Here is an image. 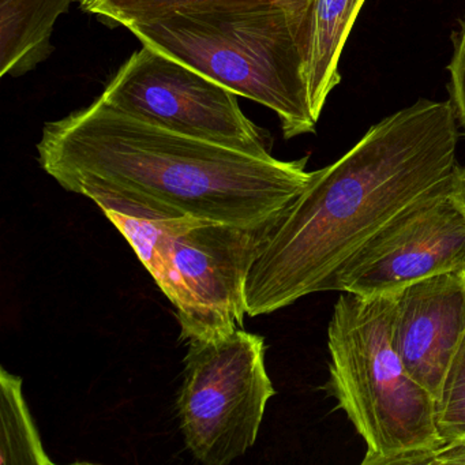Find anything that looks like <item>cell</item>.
<instances>
[{
    "label": "cell",
    "instance_id": "ba28073f",
    "mask_svg": "<svg viewBox=\"0 0 465 465\" xmlns=\"http://www.w3.org/2000/svg\"><path fill=\"white\" fill-rule=\"evenodd\" d=\"M451 187L386 225L340 271L333 291L391 295L427 277L465 269V213Z\"/></svg>",
    "mask_w": 465,
    "mask_h": 465
},
{
    "label": "cell",
    "instance_id": "7c38bea8",
    "mask_svg": "<svg viewBox=\"0 0 465 465\" xmlns=\"http://www.w3.org/2000/svg\"><path fill=\"white\" fill-rule=\"evenodd\" d=\"M0 464L51 465L23 393V380L2 369Z\"/></svg>",
    "mask_w": 465,
    "mask_h": 465
},
{
    "label": "cell",
    "instance_id": "2e32d148",
    "mask_svg": "<svg viewBox=\"0 0 465 465\" xmlns=\"http://www.w3.org/2000/svg\"><path fill=\"white\" fill-rule=\"evenodd\" d=\"M407 465H465V438L450 440L434 450L416 454Z\"/></svg>",
    "mask_w": 465,
    "mask_h": 465
},
{
    "label": "cell",
    "instance_id": "8992f818",
    "mask_svg": "<svg viewBox=\"0 0 465 465\" xmlns=\"http://www.w3.org/2000/svg\"><path fill=\"white\" fill-rule=\"evenodd\" d=\"M176 410L184 443L205 465H227L254 446L276 394L265 366V339L235 329L187 342Z\"/></svg>",
    "mask_w": 465,
    "mask_h": 465
},
{
    "label": "cell",
    "instance_id": "5bb4252c",
    "mask_svg": "<svg viewBox=\"0 0 465 465\" xmlns=\"http://www.w3.org/2000/svg\"><path fill=\"white\" fill-rule=\"evenodd\" d=\"M437 427L443 443L465 438V336L454 352L437 397Z\"/></svg>",
    "mask_w": 465,
    "mask_h": 465
},
{
    "label": "cell",
    "instance_id": "9a60e30c",
    "mask_svg": "<svg viewBox=\"0 0 465 465\" xmlns=\"http://www.w3.org/2000/svg\"><path fill=\"white\" fill-rule=\"evenodd\" d=\"M450 73V102L456 111L457 121L465 130V21L456 39L453 58L449 64Z\"/></svg>",
    "mask_w": 465,
    "mask_h": 465
},
{
    "label": "cell",
    "instance_id": "6da1fadb",
    "mask_svg": "<svg viewBox=\"0 0 465 465\" xmlns=\"http://www.w3.org/2000/svg\"><path fill=\"white\" fill-rule=\"evenodd\" d=\"M43 170L103 213L194 217L255 227L279 219L312 181L307 157L284 162L181 134L102 99L43 129Z\"/></svg>",
    "mask_w": 465,
    "mask_h": 465
},
{
    "label": "cell",
    "instance_id": "52a82bcc",
    "mask_svg": "<svg viewBox=\"0 0 465 465\" xmlns=\"http://www.w3.org/2000/svg\"><path fill=\"white\" fill-rule=\"evenodd\" d=\"M235 92L143 45L121 66L100 99L114 110L190 137L271 156V138L250 121Z\"/></svg>",
    "mask_w": 465,
    "mask_h": 465
},
{
    "label": "cell",
    "instance_id": "277c9868",
    "mask_svg": "<svg viewBox=\"0 0 465 465\" xmlns=\"http://www.w3.org/2000/svg\"><path fill=\"white\" fill-rule=\"evenodd\" d=\"M394 307L396 293L341 292L328 326L325 391L363 438V465H407L443 445L437 399L410 374L394 347Z\"/></svg>",
    "mask_w": 465,
    "mask_h": 465
},
{
    "label": "cell",
    "instance_id": "3957f363",
    "mask_svg": "<svg viewBox=\"0 0 465 465\" xmlns=\"http://www.w3.org/2000/svg\"><path fill=\"white\" fill-rule=\"evenodd\" d=\"M317 0H239L130 26L143 45L277 114L287 140L312 133L307 66Z\"/></svg>",
    "mask_w": 465,
    "mask_h": 465
},
{
    "label": "cell",
    "instance_id": "5b68a950",
    "mask_svg": "<svg viewBox=\"0 0 465 465\" xmlns=\"http://www.w3.org/2000/svg\"><path fill=\"white\" fill-rule=\"evenodd\" d=\"M104 214L175 307L182 339H213L243 328L247 273L282 216L242 227L194 217L141 220Z\"/></svg>",
    "mask_w": 465,
    "mask_h": 465
},
{
    "label": "cell",
    "instance_id": "9c48e42d",
    "mask_svg": "<svg viewBox=\"0 0 465 465\" xmlns=\"http://www.w3.org/2000/svg\"><path fill=\"white\" fill-rule=\"evenodd\" d=\"M464 336L465 269L427 277L396 293L394 347L435 399Z\"/></svg>",
    "mask_w": 465,
    "mask_h": 465
},
{
    "label": "cell",
    "instance_id": "7a4b0ae2",
    "mask_svg": "<svg viewBox=\"0 0 465 465\" xmlns=\"http://www.w3.org/2000/svg\"><path fill=\"white\" fill-rule=\"evenodd\" d=\"M450 100H419L381 121L312 181L261 244L244 284L247 315L272 314L333 291L342 268L386 225L453 183Z\"/></svg>",
    "mask_w": 465,
    "mask_h": 465
},
{
    "label": "cell",
    "instance_id": "30bf717a",
    "mask_svg": "<svg viewBox=\"0 0 465 465\" xmlns=\"http://www.w3.org/2000/svg\"><path fill=\"white\" fill-rule=\"evenodd\" d=\"M72 2L0 0V77H21L54 53V28Z\"/></svg>",
    "mask_w": 465,
    "mask_h": 465
},
{
    "label": "cell",
    "instance_id": "4fadbf2b",
    "mask_svg": "<svg viewBox=\"0 0 465 465\" xmlns=\"http://www.w3.org/2000/svg\"><path fill=\"white\" fill-rule=\"evenodd\" d=\"M81 9L102 18L108 25L130 28L175 10H197L239 0H78Z\"/></svg>",
    "mask_w": 465,
    "mask_h": 465
},
{
    "label": "cell",
    "instance_id": "e0dca14e",
    "mask_svg": "<svg viewBox=\"0 0 465 465\" xmlns=\"http://www.w3.org/2000/svg\"><path fill=\"white\" fill-rule=\"evenodd\" d=\"M451 194H453L454 200L461 206L465 213V165L464 167H460L456 176H454Z\"/></svg>",
    "mask_w": 465,
    "mask_h": 465
},
{
    "label": "cell",
    "instance_id": "8fae6325",
    "mask_svg": "<svg viewBox=\"0 0 465 465\" xmlns=\"http://www.w3.org/2000/svg\"><path fill=\"white\" fill-rule=\"evenodd\" d=\"M366 0H317L307 88L312 116L320 119L329 94L340 83L339 61Z\"/></svg>",
    "mask_w": 465,
    "mask_h": 465
}]
</instances>
